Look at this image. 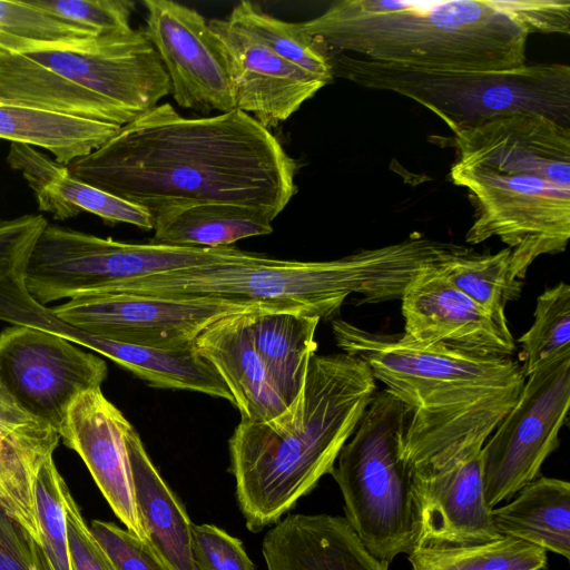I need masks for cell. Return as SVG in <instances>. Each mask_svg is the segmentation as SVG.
I'll list each match as a JSON object with an SVG mask.
<instances>
[{
    "instance_id": "33",
    "label": "cell",
    "mask_w": 570,
    "mask_h": 570,
    "mask_svg": "<svg viewBox=\"0 0 570 570\" xmlns=\"http://www.w3.org/2000/svg\"><path fill=\"white\" fill-rule=\"evenodd\" d=\"M531 327L518 340L527 377L556 355L570 351V286L560 282L541 293Z\"/></svg>"
},
{
    "instance_id": "5",
    "label": "cell",
    "mask_w": 570,
    "mask_h": 570,
    "mask_svg": "<svg viewBox=\"0 0 570 570\" xmlns=\"http://www.w3.org/2000/svg\"><path fill=\"white\" fill-rule=\"evenodd\" d=\"M301 27L328 52L449 71L522 67L530 35L510 0H343Z\"/></svg>"
},
{
    "instance_id": "19",
    "label": "cell",
    "mask_w": 570,
    "mask_h": 570,
    "mask_svg": "<svg viewBox=\"0 0 570 570\" xmlns=\"http://www.w3.org/2000/svg\"><path fill=\"white\" fill-rule=\"evenodd\" d=\"M130 425L101 389H95L71 403L59 434L65 445L81 458L116 517L130 533L147 542L126 446Z\"/></svg>"
},
{
    "instance_id": "36",
    "label": "cell",
    "mask_w": 570,
    "mask_h": 570,
    "mask_svg": "<svg viewBox=\"0 0 570 570\" xmlns=\"http://www.w3.org/2000/svg\"><path fill=\"white\" fill-rule=\"evenodd\" d=\"M40 8L95 35L130 29L135 2L128 0H32Z\"/></svg>"
},
{
    "instance_id": "7",
    "label": "cell",
    "mask_w": 570,
    "mask_h": 570,
    "mask_svg": "<svg viewBox=\"0 0 570 570\" xmlns=\"http://www.w3.org/2000/svg\"><path fill=\"white\" fill-rule=\"evenodd\" d=\"M334 77L393 91L429 108L456 134L493 117L535 112L569 126L570 68L550 62L507 70L413 68L330 52Z\"/></svg>"
},
{
    "instance_id": "43",
    "label": "cell",
    "mask_w": 570,
    "mask_h": 570,
    "mask_svg": "<svg viewBox=\"0 0 570 570\" xmlns=\"http://www.w3.org/2000/svg\"><path fill=\"white\" fill-rule=\"evenodd\" d=\"M10 37L0 32V51H4L8 48Z\"/></svg>"
},
{
    "instance_id": "31",
    "label": "cell",
    "mask_w": 570,
    "mask_h": 570,
    "mask_svg": "<svg viewBox=\"0 0 570 570\" xmlns=\"http://www.w3.org/2000/svg\"><path fill=\"white\" fill-rule=\"evenodd\" d=\"M407 560L411 570H544L548 566L546 550L511 537L472 546L415 547Z\"/></svg>"
},
{
    "instance_id": "23",
    "label": "cell",
    "mask_w": 570,
    "mask_h": 570,
    "mask_svg": "<svg viewBox=\"0 0 570 570\" xmlns=\"http://www.w3.org/2000/svg\"><path fill=\"white\" fill-rule=\"evenodd\" d=\"M125 439L136 507L147 542L169 570H196L191 549L194 523L184 504L159 474L132 425Z\"/></svg>"
},
{
    "instance_id": "34",
    "label": "cell",
    "mask_w": 570,
    "mask_h": 570,
    "mask_svg": "<svg viewBox=\"0 0 570 570\" xmlns=\"http://www.w3.org/2000/svg\"><path fill=\"white\" fill-rule=\"evenodd\" d=\"M66 485L53 455L47 458L39 468L35 483L40 548L46 570H73L63 502Z\"/></svg>"
},
{
    "instance_id": "3",
    "label": "cell",
    "mask_w": 570,
    "mask_h": 570,
    "mask_svg": "<svg viewBox=\"0 0 570 570\" xmlns=\"http://www.w3.org/2000/svg\"><path fill=\"white\" fill-rule=\"evenodd\" d=\"M376 393L361 358L314 355L296 399L276 417L242 422L229 439L236 501L250 532L274 525L331 474Z\"/></svg>"
},
{
    "instance_id": "29",
    "label": "cell",
    "mask_w": 570,
    "mask_h": 570,
    "mask_svg": "<svg viewBox=\"0 0 570 570\" xmlns=\"http://www.w3.org/2000/svg\"><path fill=\"white\" fill-rule=\"evenodd\" d=\"M60 435L42 423L0 439V509L40 544L35 483L43 461L53 455Z\"/></svg>"
},
{
    "instance_id": "12",
    "label": "cell",
    "mask_w": 570,
    "mask_h": 570,
    "mask_svg": "<svg viewBox=\"0 0 570 570\" xmlns=\"http://www.w3.org/2000/svg\"><path fill=\"white\" fill-rule=\"evenodd\" d=\"M107 373L102 358L53 333L21 325L0 333V389L58 433L76 397L100 389Z\"/></svg>"
},
{
    "instance_id": "37",
    "label": "cell",
    "mask_w": 570,
    "mask_h": 570,
    "mask_svg": "<svg viewBox=\"0 0 570 570\" xmlns=\"http://www.w3.org/2000/svg\"><path fill=\"white\" fill-rule=\"evenodd\" d=\"M191 549L196 570H256L243 542L215 524H193Z\"/></svg>"
},
{
    "instance_id": "24",
    "label": "cell",
    "mask_w": 570,
    "mask_h": 570,
    "mask_svg": "<svg viewBox=\"0 0 570 570\" xmlns=\"http://www.w3.org/2000/svg\"><path fill=\"white\" fill-rule=\"evenodd\" d=\"M78 345L97 352L149 385L234 399L214 366L197 351L195 342L177 347H155L116 342L81 331Z\"/></svg>"
},
{
    "instance_id": "20",
    "label": "cell",
    "mask_w": 570,
    "mask_h": 570,
    "mask_svg": "<svg viewBox=\"0 0 570 570\" xmlns=\"http://www.w3.org/2000/svg\"><path fill=\"white\" fill-rule=\"evenodd\" d=\"M266 570H389L363 546L344 517L293 513L265 533Z\"/></svg>"
},
{
    "instance_id": "16",
    "label": "cell",
    "mask_w": 570,
    "mask_h": 570,
    "mask_svg": "<svg viewBox=\"0 0 570 570\" xmlns=\"http://www.w3.org/2000/svg\"><path fill=\"white\" fill-rule=\"evenodd\" d=\"M438 263L420 271L401 296L403 334L417 343L511 356L515 342L508 320L494 316L454 287Z\"/></svg>"
},
{
    "instance_id": "13",
    "label": "cell",
    "mask_w": 570,
    "mask_h": 570,
    "mask_svg": "<svg viewBox=\"0 0 570 570\" xmlns=\"http://www.w3.org/2000/svg\"><path fill=\"white\" fill-rule=\"evenodd\" d=\"M265 307L282 308L226 301L96 293L72 297L51 311L65 323L116 342L177 347L194 343L205 327L226 315Z\"/></svg>"
},
{
    "instance_id": "18",
    "label": "cell",
    "mask_w": 570,
    "mask_h": 570,
    "mask_svg": "<svg viewBox=\"0 0 570 570\" xmlns=\"http://www.w3.org/2000/svg\"><path fill=\"white\" fill-rule=\"evenodd\" d=\"M411 493L415 547L472 546L502 538L484 494L481 450L440 471L412 475Z\"/></svg>"
},
{
    "instance_id": "1",
    "label": "cell",
    "mask_w": 570,
    "mask_h": 570,
    "mask_svg": "<svg viewBox=\"0 0 570 570\" xmlns=\"http://www.w3.org/2000/svg\"><path fill=\"white\" fill-rule=\"evenodd\" d=\"M67 167L150 215L166 206L224 203L276 218L296 193V161L269 129L237 109L186 118L168 102L157 105Z\"/></svg>"
},
{
    "instance_id": "35",
    "label": "cell",
    "mask_w": 570,
    "mask_h": 570,
    "mask_svg": "<svg viewBox=\"0 0 570 570\" xmlns=\"http://www.w3.org/2000/svg\"><path fill=\"white\" fill-rule=\"evenodd\" d=\"M0 32L37 43L67 42L99 36L40 8L32 0H0Z\"/></svg>"
},
{
    "instance_id": "25",
    "label": "cell",
    "mask_w": 570,
    "mask_h": 570,
    "mask_svg": "<svg viewBox=\"0 0 570 570\" xmlns=\"http://www.w3.org/2000/svg\"><path fill=\"white\" fill-rule=\"evenodd\" d=\"M149 243L170 247L218 248L273 232L268 213L236 204L202 203L161 207L151 213Z\"/></svg>"
},
{
    "instance_id": "22",
    "label": "cell",
    "mask_w": 570,
    "mask_h": 570,
    "mask_svg": "<svg viewBox=\"0 0 570 570\" xmlns=\"http://www.w3.org/2000/svg\"><path fill=\"white\" fill-rule=\"evenodd\" d=\"M7 163L22 175L39 210L55 219L65 220L87 212L109 224H130L145 230L154 227L148 210L76 178L67 166L33 147L10 144Z\"/></svg>"
},
{
    "instance_id": "30",
    "label": "cell",
    "mask_w": 570,
    "mask_h": 570,
    "mask_svg": "<svg viewBox=\"0 0 570 570\" xmlns=\"http://www.w3.org/2000/svg\"><path fill=\"white\" fill-rule=\"evenodd\" d=\"M443 276L460 292L499 318H507L505 306L522 293L511 264V249L479 254L460 246L438 263Z\"/></svg>"
},
{
    "instance_id": "39",
    "label": "cell",
    "mask_w": 570,
    "mask_h": 570,
    "mask_svg": "<svg viewBox=\"0 0 570 570\" xmlns=\"http://www.w3.org/2000/svg\"><path fill=\"white\" fill-rule=\"evenodd\" d=\"M47 224L45 216L35 214L0 218V281L22 273L29 252Z\"/></svg>"
},
{
    "instance_id": "14",
    "label": "cell",
    "mask_w": 570,
    "mask_h": 570,
    "mask_svg": "<svg viewBox=\"0 0 570 570\" xmlns=\"http://www.w3.org/2000/svg\"><path fill=\"white\" fill-rule=\"evenodd\" d=\"M142 4L145 35L167 71L177 105L203 114L236 109L228 68L208 21L171 0H145Z\"/></svg>"
},
{
    "instance_id": "32",
    "label": "cell",
    "mask_w": 570,
    "mask_h": 570,
    "mask_svg": "<svg viewBox=\"0 0 570 570\" xmlns=\"http://www.w3.org/2000/svg\"><path fill=\"white\" fill-rule=\"evenodd\" d=\"M227 19L282 59L330 83L333 68L327 48L305 32L301 23L277 19L249 1L236 4Z\"/></svg>"
},
{
    "instance_id": "9",
    "label": "cell",
    "mask_w": 570,
    "mask_h": 570,
    "mask_svg": "<svg viewBox=\"0 0 570 570\" xmlns=\"http://www.w3.org/2000/svg\"><path fill=\"white\" fill-rule=\"evenodd\" d=\"M245 254L234 246L197 248L125 243L48 223L29 252L21 279L27 292L46 305L104 293L134 278L230 261Z\"/></svg>"
},
{
    "instance_id": "27",
    "label": "cell",
    "mask_w": 570,
    "mask_h": 570,
    "mask_svg": "<svg viewBox=\"0 0 570 570\" xmlns=\"http://www.w3.org/2000/svg\"><path fill=\"white\" fill-rule=\"evenodd\" d=\"M491 511L497 531L570 559V483L538 476Z\"/></svg>"
},
{
    "instance_id": "42",
    "label": "cell",
    "mask_w": 570,
    "mask_h": 570,
    "mask_svg": "<svg viewBox=\"0 0 570 570\" xmlns=\"http://www.w3.org/2000/svg\"><path fill=\"white\" fill-rule=\"evenodd\" d=\"M36 423L0 389V439Z\"/></svg>"
},
{
    "instance_id": "10",
    "label": "cell",
    "mask_w": 570,
    "mask_h": 570,
    "mask_svg": "<svg viewBox=\"0 0 570 570\" xmlns=\"http://www.w3.org/2000/svg\"><path fill=\"white\" fill-rule=\"evenodd\" d=\"M453 184L468 189L475 207L465 235L472 245L498 237L511 249L514 275L523 279L540 256L566 249L570 237V187L533 174H500L454 163Z\"/></svg>"
},
{
    "instance_id": "2",
    "label": "cell",
    "mask_w": 570,
    "mask_h": 570,
    "mask_svg": "<svg viewBox=\"0 0 570 570\" xmlns=\"http://www.w3.org/2000/svg\"><path fill=\"white\" fill-rule=\"evenodd\" d=\"M332 331L341 351L364 361L406 407L401 455L412 475L440 471L480 451L525 381L511 356L417 343L344 320H334Z\"/></svg>"
},
{
    "instance_id": "17",
    "label": "cell",
    "mask_w": 570,
    "mask_h": 570,
    "mask_svg": "<svg viewBox=\"0 0 570 570\" xmlns=\"http://www.w3.org/2000/svg\"><path fill=\"white\" fill-rule=\"evenodd\" d=\"M224 55L235 108L266 129L287 120L327 83L282 59L226 19L208 21Z\"/></svg>"
},
{
    "instance_id": "6",
    "label": "cell",
    "mask_w": 570,
    "mask_h": 570,
    "mask_svg": "<svg viewBox=\"0 0 570 570\" xmlns=\"http://www.w3.org/2000/svg\"><path fill=\"white\" fill-rule=\"evenodd\" d=\"M170 94L159 55L141 29L0 51V101L122 127Z\"/></svg>"
},
{
    "instance_id": "8",
    "label": "cell",
    "mask_w": 570,
    "mask_h": 570,
    "mask_svg": "<svg viewBox=\"0 0 570 570\" xmlns=\"http://www.w3.org/2000/svg\"><path fill=\"white\" fill-rule=\"evenodd\" d=\"M407 416L390 392H376L331 473L344 518L367 551L387 564L416 541L412 473L401 455Z\"/></svg>"
},
{
    "instance_id": "21",
    "label": "cell",
    "mask_w": 570,
    "mask_h": 570,
    "mask_svg": "<svg viewBox=\"0 0 570 570\" xmlns=\"http://www.w3.org/2000/svg\"><path fill=\"white\" fill-rule=\"evenodd\" d=\"M245 313L213 322L197 335L195 346L228 387L240 421L267 422L287 405L253 344Z\"/></svg>"
},
{
    "instance_id": "26",
    "label": "cell",
    "mask_w": 570,
    "mask_h": 570,
    "mask_svg": "<svg viewBox=\"0 0 570 570\" xmlns=\"http://www.w3.org/2000/svg\"><path fill=\"white\" fill-rule=\"evenodd\" d=\"M253 344L288 406L301 392L317 343L321 318L284 308H258L245 313Z\"/></svg>"
},
{
    "instance_id": "40",
    "label": "cell",
    "mask_w": 570,
    "mask_h": 570,
    "mask_svg": "<svg viewBox=\"0 0 570 570\" xmlns=\"http://www.w3.org/2000/svg\"><path fill=\"white\" fill-rule=\"evenodd\" d=\"M63 502L72 569L115 570L67 485L63 489Z\"/></svg>"
},
{
    "instance_id": "41",
    "label": "cell",
    "mask_w": 570,
    "mask_h": 570,
    "mask_svg": "<svg viewBox=\"0 0 570 570\" xmlns=\"http://www.w3.org/2000/svg\"><path fill=\"white\" fill-rule=\"evenodd\" d=\"M0 570H46L40 544L1 509Z\"/></svg>"
},
{
    "instance_id": "28",
    "label": "cell",
    "mask_w": 570,
    "mask_h": 570,
    "mask_svg": "<svg viewBox=\"0 0 570 570\" xmlns=\"http://www.w3.org/2000/svg\"><path fill=\"white\" fill-rule=\"evenodd\" d=\"M119 128L111 124L0 101V138L11 144L50 151L55 160L65 166L98 149Z\"/></svg>"
},
{
    "instance_id": "15",
    "label": "cell",
    "mask_w": 570,
    "mask_h": 570,
    "mask_svg": "<svg viewBox=\"0 0 570 570\" xmlns=\"http://www.w3.org/2000/svg\"><path fill=\"white\" fill-rule=\"evenodd\" d=\"M461 165L533 174L570 187V128L535 112L500 115L454 134Z\"/></svg>"
},
{
    "instance_id": "38",
    "label": "cell",
    "mask_w": 570,
    "mask_h": 570,
    "mask_svg": "<svg viewBox=\"0 0 570 570\" xmlns=\"http://www.w3.org/2000/svg\"><path fill=\"white\" fill-rule=\"evenodd\" d=\"M90 529L115 570H169L148 542L114 522L94 520Z\"/></svg>"
},
{
    "instance_id": "4",
    "label": "cell",
    "mask_w": 570,
    "mask_h": 570,
    "mask_svg": "<svg viewBox=\"0 0 570 570\" xmlns=\"http://www.w3.org/2000/svg\"><path fill=\"white\" fill-rule=\"evenodd\" d=\"M449 243L421 234L333 261L298 262L248 253L242 257L134 278L104 293L262 304L328 320L352 294L361 303L401 299L412 278L436 264Z\"/></svg>"
},
{
    "instance_id": "11",
    "label": "cell",
    "mask_w": 570,
    "mask_h": 570,
    "mask_svg": "<svg viewBox=\"0 0 570 570\" xmlns=\"http://www.w3.org/2000/svg\"><path fill=\"white\" fill-rule=\"evenodd\" d=\"M570 405V351L525 377L511 410L481 449L484 494L490 508L511 500L540 476L559 444Z\"/></svg>"
}]
</instances>
